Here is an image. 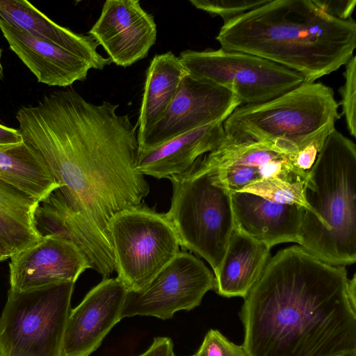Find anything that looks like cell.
Wrapping results in <instances>:
<instances>
[{"label":"cell","mask_w":356,"mask_h":356,"mask_svg":"<svg viewBox=\"0 0 356 356\" xmlns=\"http://www.w3.org/2000/svg\"><path fill=\"white\" fill-rule=\"evenodd\" d=\"M127 290L116 278H104L69 315L63 340L64 356H89L122 319Z\"/></svg>","instance_id":"obj_14"},{"label":"cell","mask_w":356,"mask_h":356,"mask_svg":"<svg viewBox=\"0 0 356 356\" xmlns=\"http://www.w3.org/2000/svg\"><path fill=\"white\" fill-rule=\"evenodd\" d=\"M0 19L84 59L92 69L103 70L111 63L98 53L99 44L91 35L57 24L28 1L0 0Z\"/></svg>","instance_id":"obj_18"},{"label":"cell","mask_w":356,"mask_h":356,"mask_svg":"<svg viewBox=\"0 0 356 356\" xmlns=\"http://www.w3.org/2000/svg\"><path fill=\"white\" fill-rule=\"evenodd\" d=\"M231 165L258 168L263 178L277 177L289 182L305 181L308 172L293 165L289 156L276 151L267 144H225L200 157L192 166L197 171H206Z\"/></svg>","instance_id":"obj_21"},{"label":"cell","mask_w":356,"mask_h":356,"mask_svg":"<svg viewBox=\"0 0 356 356\" xmlns=\"http://www.w3.org/2000/svg\"><path fill=\"white\" fill-rule=\"evenodd\" d=\"M118 106L65 90L16 114L22 141L44 161L78 223L113 253L111 219L149 192L136 168L137 127Z\"/></svg>","instance_id":"obj_1"},{"label":"cell","mask_w":356,"mask_h":356,"mask_svg":"<svg viewBox=\"0 0 356 356\" xmlns=\"http://www.w3.org/2000/svg\"><path fill=\"white\" fill-rule=\"evenodd\" d=\"M172 341L169 337H159L154 339L149 348L138 356H172L174 354Z\"/></svg>","instance_id":"obj_31"},{"label":"cell","mask_w":356,"mask_h":356,"mask_svg":"<svg viewBox=\"0 0 356 356\" xmlns=\"http://www.w3.org/2000/svg\"><path fill=\"white\" fill-rule=\"evenodd\" d=\"M168 179L172 184V196L165 214L179 244L204 259L215 275L234 230L231 191L213 170L190 169Z\"/></svg>","instance_id":"obj_6"},{"label":"cell","mask_w":356,"mask_h":356,"mask_svg":"<svg viewBox=\"0 0 356 356\" xmlns=\"http://www.w3.org/2000/svg\"><path fill=\"white\" fill-rule=\"evenodd\" d=\"M0 29L11 50L38 82L67 87L86 79L92 66L84 59L35 38L0 19Z\"/></svg>","instance_id":"obj_16"},{"label":"cell","mask_w":356,"mask_h":356,"mask_svg":"<svg viewBox=\"0 0 356 356\" xmlns=\"http://www.w3.org/2000/svg\"><path fill=\"white\" fill-rule=\"evenodd\" d=\"M334 129H330L323 131L296 154L289 156L293 165L303 172H309L315 163L326 138Z\"/></svg>","instance_id":"obj_29"},{"label":"cell","mask_w":356,"mask_h":356,"mask_svg":"<svg viewBox=\"0 0 356 356\" xmlns=\"http://www.w3.org/2000/svg\"><path fill=\"white\" fill-rule=\"evenodd\" d=\"M1 57H2V49L0 47V81L3 77V66H2V63H1Z\"/></svg>","instance_id":"obj_34"},{"label":"cell","mask_w":356,"mask_h":356,"mask_svg":"<svg viewBox=\"0 0 356 356\" xmlns=\"http://www.w3.org/2000/svg\"><path fill=\"white\" fill-rule=\"evenodd\" d=\"M348 356H356V355H348Z\"/></svg>","instance_id":"obj_36"},{"label":"cell","mask_w":356,"mask_h":356,"mask_svg":"<svg viewBox=\"0 0 356 356\" xmlns=\"http://www.w3.org/2000/svg\"><path fill=\"white\" fill-rule=\"evenodd\" d=\"M270 249L234 228L220 264L214 275L216 293L227 298H245L270 259Z\"/></svg>","instance_id":"obj_20"},{"label":"cell","mask_w":356,"mask_h":356,"mask_svg":"<svg viewBox=\"0 0 356 356\" xmlns=\"http://www.w3.org/2000/svg\"><path fill=\"white\" fill-rule=\"evenodd\" d=\"M194 356H250L243 345H236L218 330L211 329Z\"/></svg>","instance_id":"obj_28"},{"label":"cell","mask_w":356,"mask_h":356,"mask_svg":"<svg viewBox=\"0 0 356 356\" xmlns=\"http://www.w3.org/2000/svg\"><path fill=\"white\" fill-rule=\"evenodd\" d=\"M319 9L330 16L340 20L352 18L355 0H312Z\"/></svg>","instance_id":"obj_30"},{"label":"cell","mask_w":356,"mask_h":356,"mask_svg":"<svg viewBox=\"0 0 356 356\" xmlns=\"http://www.w3.org/2000/svg\"><path fill=\"white\" fill-rule=\"evenodd\" d=\"M10 259V289L19 292L66 282L75 283L83 271L91 268L74 243L55 235L42 236Z\"/></svg>","instance_id":"obj_13"},{"label":"cell","mask_w":356,"mask_h":356,"mask_svg":"<svg viewBox=\"0 0 356 356\" xmlns=\"http://www.w3.org/2000/svg\"><path fill=\"white\" fill-rule=\"evenodd\" d=\"M305 181L289 182L277 177L263 178L240 191L250 193L280 204H296L309 211L303 195Z\"/></svg>","instance_id":"obj_25"},{"label":"cell","mask_w":356,"mask_h":356,"mask_svg":"<svg viewBox=\"0 0 356 356\" xmlns=\"http://www.w3.org/2000/svg\"><path fill=\"white\" fill-rule=\"evenodd\" d=\"M172 356H177V355H175V353H174V354L172 355ZM191 356H194V355H191Z\"/></svg>","instance_id":"obj_35"},{"label":"cell","mask_w":356,"mask_h":356,"mask_svg":"<svg viewBox=\"0 0 356 356\" xmlns=\"http://www.w3.org/2000/svg\"><path fill=\"white\" fill-rule=\"evenodd\" d=\"M250 356L356 355V276L300 245L270 259L239 312Z\"/></svg>","instance_id":"obj_2"},{"label":"cell","mask_w":356,"mask_h":356,"mask_svg":"<svg viewBox=\"0 0 356 356\" xmlns=\"http://www.w3.org/2000/svg\"><path fill=\"white\" fill-rule=\"evenodd\" d=\"M22 143L17 129L10 128L0 124V145H12Z\"/></svg>","instance_id":"obj_32"},{"label":"cell","mask_w":356,"mask_h":356,"mask_svg":"<svg viewBox=\"0 0 356 356\" xmlns=\"http://www.w3.org/2000/svg\"><path fill=\"white\" fill-rule=\"evenodd\" d=\"M34 221L42 236L55 235L74 243L86 255L91 268L104 278L115 270L113 253L78 223L58 188L39 202Z\"/></svg>","instance_id":"obj_19"},{"label":"cell","mask_w":356,"mask_h":356,"mask_svg":"<svg viewBox=\"0 0 356 356\" xmlns=\"http://www.w3.org/2000/svg\"><path fill=\"white\" fill-rule=\"evenodd\" d=\"M88 33L111 62L127 67L147 57L156 43L157 29L154 17L139 1L107 0Z\"/></svg>","instance_id":"obj_12"},{"label":"cell","mask_w":356,"mask_h":356,"mask_svg":"<svg viewBox=\"0 0 356 356\" xmlns=\"http://www.w3.org/2000/svg\"><path fill=\"white\" fill-rule=\"evenodd\" d=\"M0 180L39 202L59 188L42 158L23 141L0 145Z\"/></svg>","instance_id":"obj_23"},{"label":"cell","mask_w":356,"mask_h":356,"mask_svg":"<svg viewBox=\"0 0 356 356\" xmlns=\"http://www.w3.org/2000/svg\"><path fill=\"white\" fill-rule=\"evenodd\" d=\"M241 104L227 89L187 74L163 117L138 142V149L158 146L184 133L226 118Z\"/></svg>","instance_id":"obj_11"},{"label":"cell","mask_w":356,"mask_h":356,"mask_svg":"<svg viewBox=\"0 0 356 356\" xmlns=\"http://www.w3.org/2000/svg\"><path fill=\"white\" fill-rule=\"evenodd\" d=\"M220 48L267 59L314 82L346 63L356 47V22L340 20L312 0H270L223 24Z\"/></svg>","instance_id":"obj_3"},{"label":"cell","mask_w":356,"mask_h":356,"mask_svg":"<svg viewBox=\"0 0 356 356\" xmlns=\"http://www.w3.org/2000/svg\"><path fill=\"white\" fill-rule=\"evenodd\" d=\"M39 202L0 180V241L8 248L12 256L42 237L34 221Z\"/></svg>","instance_id":"obj_24"},{"label":"cell","mask_w":356,"mask_h":356,"mask_svg":"<svg viewBox=\"0 0 356 356\" xmlns=\"http://www.w3.org/2000/svg\"><path fill=\"white\" fill-rule=\"evenodd\" d=\"M186 74L178 57L172 51L154 56L146 72L136 125L138 141L163 117Z\"/></svg>","instance_id":"obj_22"},{"label":"cell","mask_w":356,"mask_h":356,"mask_svg":"<svg viewBox=\"0 0 356 356\" xmlns=\"http://www.w3.org/2000/svg\"><path fill=\"white\" fill-rule=\"evenodd\" d=\"M11 256L12 254L8 248L0 241V261L10 259Z\"/></svg>","instance_id":"obj_33"},{"label":"cell","mask_w":356,"mask_h":356,"mask_svg":"<svg viewBox=\"0 0 356 356\" xmlns=\"http://www.w3.org/2000/svg\"><path fill=\"white\" fill-rule=\"evenodd\" d=\"M299 245L321 260L356 261V145L336 129L308 172Z\"/></svg>","instance_id":"obj_4"},{"label":"cell","mask_w":356,"mask_h":356,"mask_svg":"<svg viewBox=\"0 0 356 356\" xmlns=\"http://www.w3.org/2000/svg\"><path fill=\"white\" fill-rule=\"evenodd\" d=\"M178 58L189 74L227 89L241 105L267 102L305 82L293 70L241 51L186 49Z\"/></svg>","instance_id":"obj_9"},{"label":"cell","mask_w":356,"mask_h":356,"mask_svg":"<svg viewBox=\"0 0 356 356\" xmlns=\"http://www.w3.org/2000/svg\"><path fill=\"white\" fill-rule=\"evenodd\" d=\"M332 89L304 82L265 102L237 107L223 122L225 144L265 143L293 156L340 119Z\"/></svg>","instance_id":"obj_5"},{"label":"cell","mask_w":356,"mask_h":356,"mask_svg":"<svg viewBox=\"0 0 356 356\" xmlns=\"http://www.w3.org/2000/svg\"><path fill=\"white\" fill-rule=\"evenodd\" d=\"M344 83L340 88L342 107L347 129L350 134L356 137V57L353 56L345 65L343 74Z\"/></svg>","instance_id":"obj_27"},{"label":"cell","mask_w":356,"mask_h":356,"mask_svg":"<svg viewBox=\"0 0 356 356\" xmlns=\"http://www.w3.org/2000/svg\"><path fill=\"white\" fill-rule=\"evenodd\" d=\"M215 289V277L202 260L179 252L148 285L127 291L121 318L149 316L163 320L181 310L199 306L204 296Z\"/></svg>","instance_id":"obj_10"},{"label":"cell","mask_w":356,"mask_h":356,"mask_svg":"<svg viewBox=\"0 0 356 356\" xmlns=\"http://www.w3.org/2000/svg\"><path fill=\"white\" fill-rule=\"evenodd\" d=\"M231 199L234 228L238 232L270 248L282 243L299 244L305 208L247 192H231Z\"/></svg>","instance_id":"obj_15"},{"label":"cell","mask_w":356,"mask_h":356,"mask_svg":"<svg viewBox=\"0 0 356 356\" xmlns=\"http://www.w3.org/2000/svg\"><path fill=\"white\" fill-rule=\"evenodd\" d=\"M223 122L204 125L152 148L138 149V170L156 179L186 173L200 157L221 145Z\"/></svg>","instance_id":"obj_17"},{"label":"cell","mask_w":356,"mask_h":356,"mask_svg":"<svg viewBox=\"0 0 356 356\" xmlns=\"http://www.w3.org/2000/svg\"><path fill=\"white\" fill-rule=\"evenodd\" d=\"M270 0H190L196 8L210 15L220 16L224 24L250 10L267 3Z\"/></svg>","instance_id":"obj_26"},{"label":"cell","mask_w":356,"mask_h":356,"mask_svg":"<svg viewBox=\"0 0 356 356\" xmlns=\"http://www.w3.org/2000/svg\"><path fill=\"white\" fill-rule=\"evenodd\" d=\"M108 232L117 278L127 291L143 290L180 252L165 214L143 204L116 213Z\"/></svg>","instance_id":"obj_8"},{"label":"cell","mask_w":356,"mask_h":356,"mask_svg":"<svg viewBox=\"0 0 356 356\" xmlns=\"http://www.w3.org/2000/svg\"><path fill=\"white\" fill-rule=\"evenodd\" d=\"M74 282L8 291L0 317V356H64Z\"/></svg>","instance_id":"obj_7"}]
</instances>
